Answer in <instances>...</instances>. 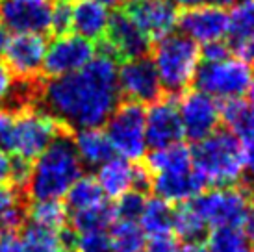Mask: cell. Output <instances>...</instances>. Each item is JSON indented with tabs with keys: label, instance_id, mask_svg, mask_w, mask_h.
<instances>
[{
	"label": "cell",
	"instance_id": "47",
	"mask_svg": "<svg viewBox=\"0 0 254 252\" xmlns=\"http://www.w3.org/2000/svg\"><path fill=\"white\" fill-rule=\"evenodd\" d=\"M182 252H212V251H210L208 245L202 243V241H195V243H188V245L182 249Z\"/></svg>",
	"mask_w": 254,
	"mask_h": 252
},
{
	"label": "cell",
	"instance_id": "25",
	"mask_svg": "<svg viewBox=\"0 0 254 252\" xmlns=\"http://www.w3.org/2000/svg\"><path fill=\"white\" fill-rule=\"evenodd\" d=\"M30 223L50 228V230H62L67 224L69 210L60 198H49V200H32L26 208Z\"/></svg>",
	"mask_w": 254,
	"mask_h": 252
},
{
	"label": "cell",
	"instance_id": "49",
	"mask_svg": "<svg viewBox=\"0 0 254 252\" xmlns=\"http://www.w3.org/2000/svg\"><path fill=\"white\" fill-rule=\"evenodd\" d=\"M97 2H100L102 6L106 7H119L125 4V0H97Z\"/></svg>",
	"mask_w": 254,
	"mask_h": 252
},
{
	"label": "cell",
	"instance_id": "12",
	"mask_svg": "<svg viewBox=\"0 0 254 252\" xmlns=\"http://www.w3.org/2000/svg\"><path fill=\"white\" fill-rule=\"evenodd\" d=\"M121 11L150 41L173 34L178 22V9L171 0H125Z\"/></svg>",
	"mask_w": 254,
	"mask_h": 252
},
{
	"label": "cell",
	"instance_id": "6",
	"mask_svg": "<svg viewBox=\"0 0 254 252\" xmlns=\"http://www.w3.org/2000/svg\"><path fill=\"white\" fill-rule=\"evenodd\" d=\"M190 206L208 226H240L247 217L253 200L245 188L225 186L210 191H202L200 195L191 198Z\"/></svg>",
	"mask_w": 254,
	"mask_h": 252
},
{
	"label": "cell",
	"instance_id": "29",
	"mask_svg": "<svg viewBox=\"0 0 254 252\" xmlns=\"http://www.w3.org/2000/svg\"><path fill=\"white\" fill-rule=\"evenodd\" d=\"M228 45L254 39V0H243L228 15Z\"/></svg>",
	"mask_w": 254,
	"mask_h": 252
},
{
	"label": "cell",
	"instance_id": "32",
	"mask_svg": "<svg viewBox=\"0 0 254 252\" xmlns=\"http://www.w3.org/2000/svg\"><path fill=\"white\" fill-rule=\"evenodd\" d=\"M206 245L212 252H230L247 245V239L240 226H215L208 234Z\"/></svg>",
	"mask_w": 254,
	"mask_h": 252
},
{
	"label": "cell",
	"instance_id": "27",
	"mask_svg": "<svg viewBox=\"0 0 254 252\" xmlns=\"http://www.w3.org/2000/svg\"><path fill=\"white\" fill-rule=\"evenodd\" d=\"M65 196H67L65 206H67V210L72 211L87 210V208H93L97 204L104 202V193H102L97 178L89 175L80 176L76 182L69 188Z\"/></svg>",
	"mask_w": 254,
	"mask_h": 252
},
{
	"label": "cell",
	"instance_id": "9",
	"mask_svg": "<svg viewBox=\"0 0 254 252\" xmlns=\"http://www.w3.org/2000/svg\"><path fill=\"white\" fill-rule=\"evenodd\" d=\"M95 47L99 56L112 58L113 62H127L147 56L152 41L121 9H117L110 17L106 32Z\"/></svg>",
	"mask_w": 254,
	"mask_h": 252
},
{
	"label": "cell",
	"instance_id": "44",
	"mask_svg": "<svg viewBox=\"0 0 254 252\" xmlns=\"http://www.w3.org/2000/svg\"><path fill=\"white\" fill-rule=\"evenodd\" d=\"M243 228V234H245V239H247V243H253L254 245V202L253 206H251V210H249L247 217H245V221H243V224H241Z\"/></svg>",
	"mask_w": 254,
	"mask_h": 252
},
{
	"label": "cell",
	"instance_id": "28",
	"mask_svg": "<svg viewBox=\"0 0 254 252\" xmlns=\"http://www.w3.org/2000/svg\"><path fill=\"white\" fill-rule=\"evenodd\" d=\"M115 217H113V208L108 206L106 202H100L93 208L80 211H72L71 217V228L76 234H85V232H99L106 230L108 226H112Z\"/></svg>",
	"mask_w": 254,
	"mask_h": 252
},
{
	"label": "cell",
	"instance_id": "10",
	"mask_svg": "<svg viewBox=\"0 0 254 252\" xmlns=\"http://www.w3.org/2000/svg\"><path fill=\"white\" fill-rule=\"evenodd\" d=\"M97 47L82 35H60L45 52L41 74L45 78H58L76 72L91 62Z\"/></svg>",
	"mask_w": 254,
	"mask_h": 252
},
{
	"label": "cell",
	"instance_id": "22",
	"mask_svg": "<svg viewBox=\"0 0 254 252\" xmlns=\"http://www.w3.org/2000/svg\"><path fill=\"white\" fill-rule=\"evenodd\" d=\"M221 121L226 125V130L234 133L245 145L254 139V108L241 97L226 98L219 104Z\"/></svg>",
	"mask_w": 254,
	"mask_h": 252
},
{
	"label": "cell",
	"instance_id": "26",
	"mask_svg": "<svg viewBox=\"0 0 254 252\" xmlns=\"http://www.w3.org/2000/svg\"><path fill=\"white\" fill-rule=\"evenodd\" d=\"M62 230H50L39 224L28 223L22 226V249L24 252H67V247L62 239Z\"/></svg>",
	"mask_w": 254,
	"mask_h": 252
},
{
	"label": "cell",
	"instance_id": "34",
	"mask_svg": "<svg viewBox=\"0 0 254 252\" xmlns=\"http://www.w3.org/2000/svg\"><path fill=\"white\" fill-rule=\"evenodd\" d=\"M72 0H50V32L60 37L71 32Z\"/></svg>",
	"mask_w": 254,
	"mask_h": 252
},
{
	"label": "cell",
	"instance_id": "8",
	"mask_svg": "<svg viewBox=\"0 0 254 252\" xmlns=\"http://www.w3.org/2000/svg\"><path fill=\"white\" fill-rule=\"evenodd\" d=\"M253 72L249 65L241 60L228 58L225 62L208 63L202 62L197 67L193 85L213 98H236L247 93Z\"/></svg>",
	"mask_w": 254,
	"mask_h": 252
},
{
	"label": "cell",
	"instance_id": "3",
	"mask_svg": "<svg viewBox=\"0 0 254 252\" xmlns=\"http://www.w3.org/2000/svg\"><path fill=\"white\" fill-rule=\"evenodd\" d=\"M195 171L217 188L240 182L245 171V147L228 130H215L191 150Z\"/></svg>",
	"mask_w": 254,
	"mask_h": 252
},
{
	"label": "cell",
	"instance_id": "43",
	"mask_svg": "<svg viewBox=\"0 0 254 252\" xmlns=\"http://www.w3.org/2000/svg\"><path fill=\"white\" fill-rule=\"evenodd\" d=\"M0 252H24V249L17 236H9V238H0Z\"/></svg>",
	"mask_w": 254,
	"mask_h": 252
},
{
	"label": "cell",
	"instance_id": "11",
	"mask_svg": "<svg viewBox=\"0 0 254 252\" xmlns=\"http://www.w3.org/2000/svg\"><path fill=\"white\" fill-rule=\"evenodd\" d=\"M117 82L121 97L141 106L152 104L165 95L154 63L148 56L123 62V65L117 69Z\"/></svg>",
	"mask_w": 254,
	"mask_h": 252
},
{
	"label": "cell",
	"instance_id": "15",
	"mask_svg": "<svg viewBox=\"0 0 254 252\" xmlns=\"http://www.w3.org/2000/svg\"><path fill=\"white\" fill-rule=\"evenodd\" d=\"M177 26L180 34L188 35L195 43H212L223 39L228 32V13L221 6H195L186 7L178 13Z\"/></svg>",
	"mask_w": 254,
	"mask_h": 252
},
{
	"label": "cell",
	"instance_id": "21",
	"mask_svg": "<svg viewBox=\"0 0 254 252\" xmlns=\"http://www.w3.org/2000/svg\"><path fill=\"white\" fill-rule=\"evenodd\" d=\"M95 178L104 195L119 198L134 189V163L123 158H112L100 165Z\"/></svg>",
	"mask_w": 254,
	"mask_h": 252
},
{
	"label": "cell",
	"instance_id": "17",
	"mask_svg": "<svg viewBox=\"0 0 254 252\" xmlns=\"http://www.w3.org/2000/svg\"><path fill=\"white\" fill-rule=\"evenodd\" d=\"M47 52L43 34H15L4 50L6 67L13 76H39Z\"/></svg>",
	"mask_w": 254,
	"mask_h": 252
},
{
	"label": "cell",
	"instance_id": "37",
	"mask_svg": "<svg viewBox=\"0 0 254 252\" xmlns=\"http://www.w3.org/2000/svg\"><path fill=\"white\" fill-rule=\"evenodd\" d=\"M200 58H202V62L208 63L225 62L228 58H232V50L228 47V43H223L219 39V41L204 43V47L200 49Z\"/></svg>",
	"mask_w": 254,
	"mask_h": 252
},
{
	"label": "cell",
	"instance_id": "23",
	"mask_svg": "<svg viewBox=\"0 0 254 252\" xmlns=\"http://www.w3.org/2000/svg\"><path fill=\"white\" fill-rule=\"evenodd\" d=\"M147 169L152 175H173L193 169L191 150L184 143H175L169 147L152 148L145 161Z\"/></svg>",
	"mask_w": 254,
	"mask_h": 252
},
{
	"label": "cell",
	"instance_id": "31",
	"mask_svg": "<svg viewBox=\"0 0 254 252\" xmlns=\"http://www.w3.org/2000/svg\"><path fill=\"white\" fill-rule=\"evenodd\" d=\"M112 249L113 252H139L145 245V234L137 223L117 221L112 226Z\"/></svg>",
	"mask_w": 254,
	"mask_h": 252
},
{
	"label": "cell",
	"instance_id": "13",
	"mask_svg": "<svg viewBox=\"0 0 254 252\" xmlns=\"http://www.w3.org/2000/svg\"><path fill=\"white\" fill-rule=\"evenodd\" d=\"M145 137L147 147L162 148L180 143L184 137L182 121L177 97L163 95L145 112Z\"/></svg>",
	"mask_w": 254,
	"mask_h": 252
},
{
	"label": "cell",
	"instance_id": "18",
	"mask_svg": "<svg viewBox=\"0 0 254 252\" xmlns=\"http://www.w3.org/2000/svg\"><path fill=\"white\" fill-rule=\"evenodd\" d=\"M206 186L208 184L204 178L195 169H190L173 175H152L150 189L158 198H163L167 202H186L200 195Z\"/></svg>",
	"mask_w": 254,
	"mask_h": 252
},
{
	"label": "cell",
	"instance_id": "14",
	"mask_svg": "<svg viewBox=\"0 0 254 252\" xmlns=\"http://www.w3.org/2000/svg\"><path fill=\"white\" fill-rule=\"evenodd\" d=\"M178 112H180L184 135H188L195 143L215 132L221 121L217 100L197 89L184 95L178 104Z\"/></svg>",
	"mask_w": 254,
	"mask_h": 252
},
{
	"label": "cell",
	"instance_id": "20",
	"mask_svg": "<svg viewBox=\"0 0 254 252\" xmlns=\"http://www.w3.org/2000/svg\"><path fill=\"white\" fill-rule=\"evenodd\" d=\"M72 145L76 148L82 165H87V167H100L115 154L106 132H102L99 128L76 130L72 135Z\"/></svg>",
	"mask_w": 254,
	"mask_h": 252
},
{
	"label": "cell",
	"instance_id": "19",
	"mask_svg": "<svg viewBox=\"0 0 254 252\" xmlns=\"http://www.w3.org/2000/svg\"><path fill=\"white\" fill-rule=\"evenodd\" d=\"M110 21L106 6H102L97 0H72V24L71 30H74L78 35L85 39H97L104 35Z\"/></svg>",
	"mask_w": 254,
	"mask_h": 252
},
{
	"label": "cell",
	"instance_id": "39",
	"mask_svg": "<svg viewBox=\"0 0 254 252\" xmlns=\"http://www.w3.org/2000/svg\"><path fill=\"white\" fill-rule=\"evenodd\" d=\"M19 196H21V191H17L11 184L0 182V213L19 206Z\"/></svg>",
	"mask_w": 254,
	"mask_h": 252
},
{
	"label": "cell",
	"instance_id": "33",
	"mask_svg": "<svg viewBox=\"0 0 254 252\" xmlns=\"http://www.w3.org/2000/svg\"><path fill=\"white\" fill-rule=\"evenodd\" d=\"M117 202L113 208V217L117 221H128V223H137L141 217V211L145 208L147 196L141 191H128L125 195H121L119 198H115Z\"/></svg>",
	"mask_w": 254,
	"mask_h": 252
},
{
	"label": "cell",
	"instance_id": "4",
	"mask_svg": "<svg viewBox=\"0 0 254 252\" xmlns=\"http://www.w3.org/2000/svg\"><path fill=\"white\" fill-rule=\"evenodd\" d=\"M150 50V60L154 63L163 93L180 98V95L193 84L197 72L200 62L198 43L184 34H169L158 39Z\"/></svg>",
	"mask_w": 254,
	"mask_h": 252
},
{
	"label": "cell",
	"instance_id": "35",
	"mask_svg": "<svg viewBox=\"0 0 254 252\" xmlns=\"http://www.w3.org/2000/svg\"><path fill=\"white\" fill-rule=\"evenodd\" d=\"M74 252H113L112 238L106 230L78 234Z\"/></svg>",
	"mask_w": 254,
	"mask_h": 252
},
{
	"label": "cell",
	"instance_id": "16",
	"mask_svg": "<svg viewBox=\"0 0 254 252\" xmlns=\"http://www.w3.org/2000/svg\"><path fill=\"white\" fill-rule=\"evenodd\" d=\"M0 24L15 34H47L50 32L49 2L0 0Z\"/></svg>",
	"mask_w": 254,
	"mask_h": 252
},
{
	"label": "cell",
	"instance_id": "2",
	"mask_svg": "<svg viewBox=\"0 0 254 252\" xmlns=\"http://www.w3.org/2000/svg\"><path fill=\"white\" fill-rule=\"evenodd\" d=\"M72 132L64 130L32 163L24 195L30 200L62 198L82 176V161L72 145Z\"/></svg>",
	"mask_w": 254,
	"mask_h": 252
},
{
	"label": "cell",
	"instance_id": "52",
	"mask_svg": "<svg viewBox=\"0 0 254 252\" xmlns=\"http://www.w3.org/2000/svg\"><path fill=\"white\" fill-rule=\"evenodd\" d=\"M21 2H49V0H21Z\"/></svg>",
	"mask_w": 254,
	"mask_h": 252
},
{
	"label": "cell",
	"instance_id": "45",
	"mask_svg": "<svg viewBox=\"0 0 254 252\" xmlns=\"http://www.w3.org/2000/svg\"><path fill=\"white\" fill-rule=\"evenodd\" d=\"M9 171H11V158L7 156L6 150L0 148V182L9 180Z\"/></svg>",
	"mask_w": 254,
	"mask_h": 252
},
{
	"label": "cell",
	"instance_id": "7",
	"mask_svg": "<svg viewBox=\"0 0 254 252\" xmlns=\"http://www.w3.org/2000/svg\"><path fill=\"white\" fill-rule=\"evenodd\" d=\"M106 123V135L112 143L113 152L128 161L141 160L147 150L143 106L123 100L117 104Z\"/></svg>",
	"mask_w": 254,
	"mask_h": 252
},
{
	"label": "cell",
	"instance_id": "30",
	"mask_svg": "<svg viewBox=\"0 0 254 252\" xmlns=\"http://www.w3.org/2000/svg\"><path fill=\"white\" fill-rule=\"evenodd\" d=\"M171 230L175 232L178 241L195 243V241H200L206 234V224L190 204H186V206L177 208L173 213V228Z\"/></svg>",
	"mask_w": 254,
	"mask_h": 252
},
{
	"label": "cell",
	"instance_id": "46",
	"mask_svg": "<svg viewBox=\"0 0 254 252\" xmlns=\"http://www.w3.org/2000/svg\"><path fill=\"white\" fill-rule=\"evenodd\" d=\"M245 147V167L254 175V139L243 145Z\"/></svg>",
	"mask_w": 254,
	"mask_h": 252
},
{
	"label": "cell",
	"instance_id": "48",
	"mask_svg": "<svg viewBox=\"0 0 254 252\" xmlns=\"http://www.w3.org/2000/svg\"><path fill=\"white\" fill-rule=\"evenodd\" d=\"M7 41H9V35H7V30L0 24V56L4 54V50L7 47Z\"/></svg>",
	"mask_w": 254,
	"mask_h": 252
},
{
	"label": "cell",
	"instance_id": "24",
	"mask_svg": "<svg viewBox=\"0 0 254 252\" xmlns=\"http://www.w3.org/2000/svg\"><path fill=\"white\" fill-rule=\"evenodd\" d=\"M173 213L175 210H173L171 202L158 198V196L147 198L141 217H139V228L148 238L169 234L173 228Z\"/></svg>",
	"mask_w": 254,
	"mask_h": 252
},
{
	"label": "cell",
	"instance_id": "42",
	"mask_svg": "<svg viewBox=\"0 0 254 252\" xmlns=\"http://www.w3.org/2000/svg\"><path fill=\"white\" fill-rule=\"evenodd\" d=\"M13 74L9 72V69L6 67V63H0V100L6 97L9 91V85H11Z\"/></svg>",
	"mask_w": 254,
	"mask_h": 252
},
{
	"label": "cell",
	"instance_id": "50",
	"mask_svg": "<svg viewBox=\"0 0 254 252\" xmlns=\"http://www.w3.org/2000/svg\"><path fill=\"white\" fill-rule=\"evenodd\" d=\"M247 91H249V100H251L249 104H251L254 108V74H253V78H251V85H249Z\"/></svg>",
	"mask_w": 254,
	"mask_h": 252
},
{
	"label": "cell",
	"instance_id": "51",
	"mask_svg": "<svg viewBox=\"0 0 254 252\" xmlns=\"http://www.w3.org/2000/svg\"><path fill=\"white\" fill-rule=\"evenodd\" d=\"M230 252H253V251H251V247H249V243H247V245H243V247H240V249L230 251Z\"/></svg>",
	"mask_w": 254,
	"mask_h": 252
},
{
	"label": "cell",
	"instance_id": "1",
	"mask_svg": "<svg viewBox=\"0 0 254 252\" xmlns=\"http://www.w3.org/2000/svg\"><path fill=\"white\" fill-rule=\"evenodd\" d=\"M121 102L117 62L97 56L76 72L47 78L39 108L69 132L104 125Z\"/></svg>",
	"mask_w": 254,
	"mask_h": 252
},
{
	"label": "cell",
	"instance_id": "36",
	"mask_svg": "<svg viewBox=\"0 0 254 252\" xmlns=\"http://www.w3.org/2000/svg\"><path fill=\"white\" fill-rule=\"evenodd\" d=\"M26 221V210L21 206H15L11 210L0 213V238L17 236V232L24 226Z\"/></svg>",
	"mask_w": 254,
	"mask_h": 252
},
{
	"label": "cell",
	"instance_id": "53",
	"mask_svg": "<svg viewBox=\"0 0 254 252\" xmlns=\"http://www.w3.org/2000/svg\"><path fill=\"white\" fill-rule=\"evenodd\" d=\"M139 252H147V251H139Z\"/></svg>",
	"mask_w": 254,
	"mask_h": 252
},
{
	"label": "cell",
	"instance_id": "41",
	"mask_svg": "<svg viewBox=\"0 0 254 252\" xmlns=\"http://www.w3.org/2000/svg\"><path fill=\"white\" fill-rule=\"evenodd\" d=\"M175 6L180 7H195V6H206V4H212V6H230L234 4V0H171Z\"/></svg>",
	"mask_w": 254,
	"mask_h": 252
},
{
	"label": "cell",
	"instance_id": "5",
	"mask_svg": "<svg viewBox=\"0 0 254 252\" xmlns=\"http://www.w3.org/2000/svg\"><path fill=\"white\" fill-rule=\"evenodd\" d=\"M64 130L67 128H64L52 115L43 112L41 108H26L21 112H13L9 145L6 152H11L26 161L36 160Z\"/></svg>",
	"mask_w": 254,
	"mask_h": 252
},
{
	"label": "cell",
	"instance_id": "40",
	"mask_svg": "<svg viewBox=\"0 0 254 252\" xmlns=\"http://www.w3.org/2000/svg\"><path fill=\"white\" fill-rule=\"evenodd\" d=\"M228 47L232 50V54H236L241 62L254 65V39H245V41L234 43V45H228Z\"/></svg>",
	"mask_w": 254,
	"mask_h": 252
},
{
	"label": "cell",
	"instance_id": "38",
	"mask_svg": "<svg viewBox=\"0 0 254 252\" xmlns=\"http://www.w3.org/2000/svg\"><path fill=\"white\" fill-rule=\"evenodd\" d=\"M147 252H182V245L175 236L171 234H163V236H156L150 238V243L145 249Z\"/></svg>",
	"mask_w": 254,
	"mask_h": 252
}]
</instances>
